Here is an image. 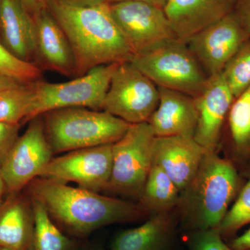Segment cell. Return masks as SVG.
I'll use <instances>...</instances> for the list:
<instances>
[{
    "mask_svg": "<svg viewBox=\"0 0 250 250\" xmlns=\"http://www.w3.org/2000/svg\"><path fill=\"white\" fill-rule=\"evenodd\" d=\"M24 190L45 207L64 233L73 238H83L104 227L148 218L138 202L100 195L53 179L37 177Z\"/></svg>",
    "mask_w": 250,
    "mask_h": 250,
    "instance_id": "cell-1",
    "label": "cell"
},
{
    "mask_svg": "<svg viewBox=\"0 0 250 250\" xmlns=\"http://www.w3.org/2000/svg\"><path fill=\"white\" fill-rule=\"evenodd\" d=\"M47 8L71 46L75 76H82L100 65L129 62L134 57L108 3L79 6L62 0H47Z\"/></svg>",
    "mask_w": 250,
    "mask_h": 250,
    "instance_id": "cell-2",
    "label": "cell"
},
{
    "mask_svg": "<svg viewBox=\"0 0 250 250\" xmlns=\"http://www.w3.org/2000/svg\"><path fill=\"white\" fill-rule=\"evenodd\" d=\"M232 163L205 150L196 174L180 192L174 213L184 233L219 228L240 189Z\"/></svg>",
    "mask_w": 250,
    "mask_h": 250,
    "instance_id": "cell-3",
    "label": "cell"
},
{
    "mask_svg": "<svg viewBox=\"0 0 250 250\" xmlns=\"http://www.w3.org/2000/svg\"><path fill=\"white\" fill-rule=\"evenodd\" d=\"M41 117L54 154L113 144L124 136L130 125L107 111L88 108H60Z\"/></svg>",
    "mask_w": 250,
    "mask_h": 250,
    "instance_id": "cell-4",
    "label": "cell"
},
{
    "mask_svg": "<svg viewBox=\"0 0 250 250\" xmlns=\"http://www.w3.org/2000/svg\"><path fill=\"white\" fill-rule=\"evenodd\" d=\"M130 62L158 87L193 98L203 91L209 79L187 42L177 38L136 54Z\"/></svg>",
    "mask_w": 250,
    "mask_h": 250,
    "instance_id": "cell-5",
    "label": "cell"
},
{
    "mask_svg": "<svg viewBox=\"0 0 250 250\" xmlns=\"http://www.w3.org/2000/svg\"><path fill=\"white\" fill-rule=\"evenodd\" d=\"M117 64L95 67L85 75L63 83L31 82L34 95L26 123L60 108L82 107L101 111Z\"/></svg>",
    "mask_w": 250,
    "mask_h": 250,
    "instance_id": "cell-6",
    "label": "cell"
},
{
    "mask_svg": "<svg viewBox=\"0 0 250 250\" xmlns=\"http://www.w3.org/2000/svg\"><path fill=\"white\" fill-rule=\"evenodd\" d=\"M155 137L147 123L130 124L124 136L113 144L111 177L105 191L139 199L153 165Z\"/></svg>",
    "mask_w": 250,
    "mask_h": 250,
    "instance_id": "cell-7",
    "label": "cell"
},
{
    "mask_svg": "<svg viewBox=\"0 0 250 250\" xmlns=\"http://www.w3.org/2000/svg\"><path fill=\"white\" fill-rule=\"evenodd\" d=\"M159 103V88L131 62L117 64L103 111L129 124L147 123Z\"/></svg>",
    "mask_w": 250,
    "mask_h": 250,
    "instance_id": "cell-8",
    "label": "cell"
},
{
    "mask_svg": "<svg viewBox=\"0 0 250 250\" xmlns=\"http://www.w3.org/2000/svg\"><path fill=\"white\" fill-rule=\"evenodd\" d=\"M44 131L41 116L29 122L0 166L7 194L22 191L54 158Z\"/></svg>",
    "mask_w": 250,
    "mask_h": 250,
    "instance_id": "cell-9",
    "label": "cell"
},
{
    "mask_svg": "<svg viewBox=\"0 0 250 250\" xmlns=\"http://www.w3.org/2000/svg\"><path fill=\"white\" fill-rule=\"evenodd\" d=\"M113 144L70 151L54 157L40 177L100 192L105 191L111 177Z\"/></svg>",
    "mask_w": 250,
    "mask_h": 250,
    "instance_id": "cell-10",
    "label": "cell"
},
{
    "mask_svg": "<svg viewBox=\"0 0 250 250\" xmlns=\"http://www.w3.org/2000/svg\"><path fill=\"white\" fill-rule=\"evenodd\" d=\"M112 16L134 55L176 37L163 8L146 1L109 4Z\"/></svg>",
    "mask_w": 250,
    "mask_h": 250,
    "instance_id": "cell-11",
    "label": "cell"
},
{
    "mask_svg": "<svg viewBox=\"0 0 250 250\" xmlns=\"http://www.w3.org/2000/svg\"><path fill=\"white\" fill-rule=\"evenodd\" d=\"M250 36L233 12L190 36L185 42L208 78L225 65Z\"/></svg>",
    "mask_w": 250,
    "mask_h": 250,
    "instance_id": "cell-12",
    "label": "cell"
},
{
    "mask_svg": "<svg viewBox=\"0 0 250 250\" xmlns=\"http://www.w3.org/2000/svg\"><path fill=\"white\" fill-rule=\"evenodd\" d=\"M195 99L198 120L193 139L205 150L218 152L235 100L223 73L210 77L205 89Z\"/></svg>",
    "mask_w": 250,
    "mask_h": 250,
    "instance_id": "cell-13",
    "label": "cell"
},
{
    "mask_svg": "<svg viewBox=\"0 0 250 250\" xmlns=\"http://www.w3.org/2000/svg\"><path fill=\"white\" fill-rule=\"evenodd\" d=\"M205 152L193 137H155L153 165L164 170L181 192L196 174Z\"/></svg>",
    "mask_w": 250,
    "mask_h": 250,
    "instance_id": "cell-14",
    "label": "cell"
},
{
    "mask_svg": "<svg viewBox=\"0 0 250 250\" xmlns=\"http://www.w3.org/2000/svg\"><path fill=\"white\" fill-rule=\"evenodd\" d=\"M237 0H167L164 6L174 35L184 41L233 12Z\"/></svg>",
    "mask_w": 250,
    "mask_h": 250,
    "instance_id": "cell-15",
    "label": "cell"
},
{
    "mask_svg": "<svg viewBox=\"0 0 250 250\" xmlns=\"http://www.w3.org/2000/svg\"><path fill=\"white\" fill-rule=\"evenodd\" d=\"M158 88L159 104L147 121L156 137H193L198 120L195 98L176 90Z\"/></svg>",
    "mask_w": 250,
    "mask_h": 250,
    "instance_id": "cell-16",
    "label": "cell"
},
{
    "mask_svg": "<svg viewBox=\"0 0 250 250\" xmlns=\"http://www.w3.org/2000/svg\"><path fill=\"white\" fill-rule=\"evenodd\" d=\"M179 231L174 210L152 215L142 225L117 233L110 250H172Z\"/></svg>",
    "mask_w": 250,
    "mask_h": 250,
    "instance_id": "cell-17",
    "label": "cell"
},
{
    "mask_svg": "<svg viewBox=\"0 0 250 250\" xmlns=\"http://www.w3.org/2000/svg\"><path fill=\"white\" fill-rule=\"evenodd\" d=\"M36 29V59L48 70L75 75L73 52L65 33L47 8L33 16Z\"/></svg>",
    "mask_w": 250,
    "mask_h": 250,
    "instance_id": "cell-18",
    "label": "cell"
},
{
    "mask_svg": "<svg viewBox=\"0 0 250 250\" xmlns=\"http://www.w3.org/2000/svg\"><path fill=\"white\" fill-rule=\"evenodd\" d=\"M34 230L31 197L24 190L7 194L0 205V247L31 250Z\"/></svg>",
    "mask_w": 250,
    "mask_h": 250,
    "instance_id": "cell-19",
    "label": "cell"
},
{
    "mask_svg": "<svg viewBox=\"0 0 250 250\" xmlns=\"http://www.w3.org/2000/svg\"><path fill=\"white\" fill-rule=\"evenodd\" d=\"M0 32L4 45L11 53L23 61L34 63L35 22L21 0H0Z\"/></svg>",
    "mask_w": 250,
    "mask_h": 250,
    "instance_id": "cell-20",
    "label": "cell"
},
{
    "mask_svg": "<svg viewBox=\"0 0 250 250\" xmlns=\"http://www.w3.org/2000/svg\"><path fill=\"white\" fill-rule=\"evenodd\" d=\"M220 147L225 146L230 154L228 160L250 163V87L235 99L224 127Z\"/></svg>",
    "mask_w": 250,
    "mask_h": 250,
    "instance_id": "cell-21",
    "label": "cell"
},
{
    "mask_svg": "<svg viewBox=\"0 0 250 250\" xmlns=\"http://www.w3.org/2000/svg\"><path fill=\"white\" fill-rule=\"evenodd\" d=\"M180 191L172 179L160 167L152 165L138 199L148 217L174 211Z\"/></svg>",
    "mask_w": 250,
    "mask_h": 250,
    "instance_id": "cell-22",
    "label": "cell"
},
{
    "mask_svg": "<svg viewBox=\"0 0 250 250\" xmlns=\"http://www.w3.org/2000/svg\"><path fill=\"white\" fill-rule=\"evenodd\" d=\"M34 230L31 250H81L77 240L67 236L56 225L40 202L31 199Z\"/></svg>",
    "mask_w": 250,
    "mask_h": 250,
    "instance_id": "cell-23",
    "label": "cell"
},
{
    "mask_svg": "<svg viewBox=\"0 0 250 250\" xmlns=\"http://www.w3.org/2000/svg\"><path fill=\"white\" fill-rule=\"evenodd\" d=\"M33 95L31 82L0 92V123L20 125L25 123Z\"/></svg>",
    "mask_w": 250,
    "mask_h": 250,
    "instance_id": "cell-24",
    "label": "cell"
},
{
    "mask_svg": "<svg viewBox=\"0 0 250 250\" xmlns=\"http://www.w3.org/2000/svg\"><path fill=\"white\" fill-rule=\"evenodd\" d=\"M222 73L235 99L250 87V39L229 61Z\"/></svg>",
    "mask_w": 250,
    "mask_h": 250,
    "instance_id": "cell-25",
    "label": "cell"
},
{
    "mask_svg": "<svg viewBox=\"0 0 250 250\" xmlns=\"http://www.w3.org/2000/svg\"><path fill=\"white\" fill-rule=\"evenodd\" d=\"M250 223V174L246 184L238 192L236 201L227 212L219 227L223 238L233 236Z\"/></svg>",
    "mask_w": 250,
    "mask_h": 250,
    "instance_id": "cell-26",
    "label": "cell"
},
{
    "mask_svg": "<svg viewBox=\"0 0 250 250\" xmlns=\"http://www.w3.org/2000/svg\"><path fill=\"white\" fill-rule=\"evenodd\" d=\"M0 73L25 83L40 80L42 75L39 65L18 58L1 43H0Z\"/></svg>",
    "mask_w": 250,
    "mask_h": 250,
    "instance_id": "cell-27",
    "label": "cell"
},
{
    "mask_svg": "<svg viewBox=\"0 0 250 250\" xmlns=\"http://www.w3.org/2000/svg\"><path fill=\"white\" fill-rule=\"evenodd\" d=\"M185 233L188 250H233L225 243L219 228Z\"/></svg>",
    "mask_w": 250,
    "mask_h": 250,
    "instance_id": "cell-28",
    "label": "cell"
},
{
    "mask_svg": "<svg viewBox=\"0 0 250 250\" xmlns=\"http://www.w3.org/2000/svg\"><path fill=\"white\" fill-rule=\"evenodd\" d=\"M20 125L0 123V166L19 137Z\"/></svg>",
    "mask_w": 250,
    "mask_h": 250,
    "instance_id": "cell-29",
    "label": "cell"
},
{
    "mask_svg": "<svg viewBox=\"0 0 250 250\" xmlns=\"http://www.w3.org/2000/svg\"><path fill=\"white\" fill-rule=\"evenodd\" d=\"M233 13L250 36V0H237Z\"/></svg>",
    "mask_w": 250,
    "mask_h": 250,
    "instance_id": "cell-30",
    "label": "cell"
},
{
    "mask_svg": "<svg viewBox=\"0 0 250 250\" xmlns=\"http://www.w3.org/2000/svg\"><path fill=\"white\" fill-rule=\"evenodd\" d=\"M229 246L233 250H250V228L233 238Z\"/></svg>",
    "mask_w": 250,
    "mask_h": 250,
    "instance_id": "cell-31",
    "label": "cell"
},
{
    "mask_svg": "<svg viewBox=\"0 0 250 250\" xmlns=\"http://www.w3.org/2000/svg\"><path fill=\"white\" fill-rule=\"evenodd\" d=\"M24 7L33 16L47 8V0H21Z\"/></svg>",
    "mask_w": 250,
    "mask_h": 250,
    "instance_id": "cell-32",
    "label": "cell"
},
{
    "mask_svg": "<svg viewBox=\"0 0 250 250\" xmlns=\"http://www.w3.org/2000/svg\"><path fill=\"white\" fill-rule=\"evenodd\" d=\"M21 83H22V82L15 80L14 78H11V77L0 73V92L13 88V87L17 86Z\"/></svg>",
    "mask_w": 250,
    "mask_h": 250,
    "instance_id": "cell-33",
    "label": "cell"
},
{
    "mask_svg": "<svg viewBox=\"0 0 250 250\" xmlns=\"http://www.w3.org/2000/svg\"><path fill=\"white\" fill-rule=\"evenodd\" d=\"M79 6H95L105 2L104 0H62Z\"/></svg>",
    "mask_w": 250,
    "mask_h": 250,
    "instance_id": "cell-34",
    "label": "cell"
},
{
    "mask_svg": "<svg viewBox=\"0 0 250 250\" xmlns=\"http://www.w3.org/2000/svg\"><path fill=\"white\" fill-rule=\"evenodd\" d=\"M5 195H7V190H6V185H5L4 180L0 173V205L4 201Z\"/></svg>",
    "mask_w": 250,
    "mask_h": 250,
    "instance_id": "cell-35",
    "label": "cell"
},
{
    "mask_svg": "<svg viewBox=\"0 0 250 250\" xmlns=\"http://www.w3.org/2000/svg\"><path fill=\"white\" fill-rule=\"evenodd\" d=\"M146 1L153 3L152 0H104L105 2L108 3V4H113V3L121 2V1Z\"/></svg>",
    "mask_w": 250,
    "mask_h": 250,
    "instance_id": "cell-36",
    "label": "cell"
},
{
    "mask_svg": "<svg viewBox=\"0 0 250 250\" xmlns=\"http://www.w3.org/2000/svg\"><path fill=\"white\" fill-rule=\"evenodd\" d=\"M152 1L154 4L164 9V6H165L167 0H152Z\"/></svg>",
    "mask_w": 250,
    "mask_h": 250,
    "instance_id": "cell-37",
    "label": "cell"
},
{
    "mask_svg": "<svg viewBox=\"0 0 250 250\" xmlns=\"http://www.w3.org/2000/svg\"><path fill=\"white\" fill-rule=\"evenodd\" d=\"M81 250H105L104 248H103V247L100 246H91V247H88V248H83V249H82Z\"/></svg>",
    "mask_w": 250,
    "mask_h": 250,
    "instance_id": "cell-38",
    "label": "cell"
},
{
    "mask_svg": "<svg viewBox=\"0 0 250 250\" xmlns=\"http://www.w3.org/2000/svg\"><path fill=\"white\" fill-rule=\"evenodd\" d=\"M0 250H12L8 249V248H2V247H0Z\"/></svg>",
    "mask_w": 250,
    "mask_h": 250,
    "instance_id": "cell-39",
    "label": "cell"
}]
</instances>
